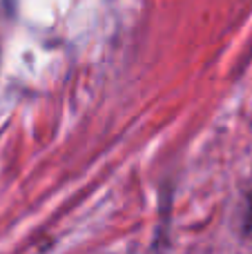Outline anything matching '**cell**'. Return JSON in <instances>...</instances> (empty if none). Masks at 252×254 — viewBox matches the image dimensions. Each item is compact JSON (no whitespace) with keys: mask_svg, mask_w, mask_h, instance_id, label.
Segmentation results:
<instances>
[]
</instances>
